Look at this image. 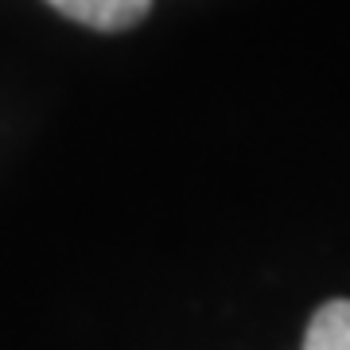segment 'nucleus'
<instances>
[{
    "label": "nucleus",
    "mask_w": 350,
    "mask_h": 350,
    "mask_svg": "<svg viewBox=\"0 0 350 350\" xmlns=\"http://www.w3.org/2000/svg\"><path fill=\"white\" fill-rule=\"evenodd\" d=\"M47 4L66 20H78L98 31H125L140 24L152 8V0H47Z\"/></svg>",
    "instance_id": "1"
},
{
    "label": "nucleus",
    "mask_w": 350,
    "mask_h": 350,
    "mask_svg": "<svg viewBox=\"0 0 350 350\" xmlns=\"http://www.w3.org/2000/svg\"><path fill=\"white\" fill-rule=\"evenodd\" d=\"M304 350H350V300H331L312 315Z\"/></svg>",
    "instance_id": "2"
}]
</instances>
